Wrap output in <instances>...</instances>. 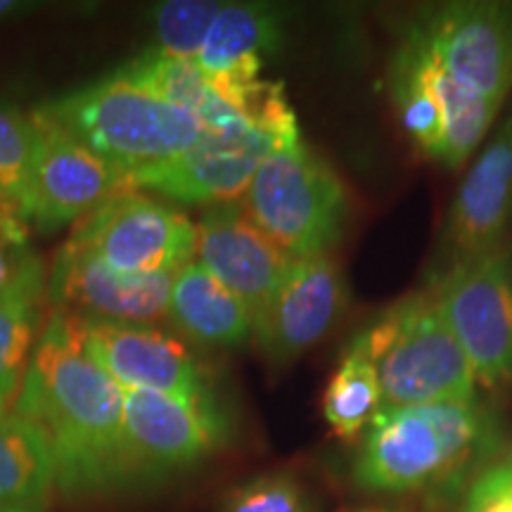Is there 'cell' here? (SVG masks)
Masks as SVG:
<instances>
[{"label":"cell","instance_id":"6da1fadb","mask_svg":"<svg viewBox=\"0 0 512 512\" xmlns=\"http://www.w3.org/2000/svg\"><path fill=\"white\" fill-rule=\"evenodd\" d=\"M12 411L43 434L64 496L112 494L138 477L124 389L83 351L69 313L53 311L43 325Z\"/></svg>","mask_w":512,"mask_h":512},{"label":"cell","instance_id":"7a4b0ae2","mask_svg":"<svg viewBox=\"0 0 512 512\" xmlns=\"http://www.w3.org/2000/svg\"><path fill=\"white\" fill-rule=\"evenodd\" d=\"M494 446L477 399L382 408L363 432L354 482L373 494H418L460 482Z\"/></svg>","mask_w":512,"mask_h":512},{"label":"cell","instance_id":"3957f363","mask_svg":"<svg viewBox=\"0 0 512 512\" xmlns=\"http://www.w3.org/2000/svg\"><path fill=\"white\" fill-rule=\"evenodd\" d=\"M41 112L133 178L176 162L204 133L190 114L119 74L64 95Z\"/></svg>","mask_w":512,"mask_h":512},{"label":"cell","instance_id":"277c9868","mask_svg":"<svg viewBox=\"0 0 512 512\" xmlns=\"http://www.w3.org/2000/svg\"><path fill=\"white\" fill-rule=\"evenodd\" d=\"M363 335L380 375L382 408L477 399L475 368L432 290L396 302Z\"/></svg>","mask_w":512,"mask_h":512},{"label":"cell","instance_id":"5b68a950","mask_svg":"<svg viewBox=\"0 0 512 512\" xmlns=\"http://www.w3.org/2000/svg\"><path fill=\"white\" fill-rule=\"evenodd\" d=\"M249 221L290 259L330 254L342 240L347 192L302 138L275 147L245 190Z\"/></svg>","mask_w":512,"mask_h":512},{"label":"cell","instance_id":"8992f818","mask_svg":"<svg viewBox=\"0 0 512 512\" xmlns=\"http://www.w3.org/2000/svg\"><path fill=\"white\" fill-rule=\"evenodd\" d=\"M432 294L479 384L512 382V238L432 275Z\"/></svg>","mask_w":512,"mask_h":512},{"label":"cell","instance_id":"52a82bcc","mask_svg":"<svg viewBox=\"0 0 512 512\" xmlns=\"http://www.w3.org/2000/svg\"><path fill=\"white\" fill-rule=\"evenodd\" d=\"M67 245L124 275L178 273L197 256V223L171 204L128 192L86 216Z\"/></svg>","mask_w":512,"mask_h":512},{"label":"cell","instance_id":"ba28073f","mask_svg":"<svg viewBox=\"0 0 512 512\" xmlns=\"http://www.w3.org/2000/svg\"><path fill=\"white\" fill-rule=\"evenodd\" d=\"M403 36L432 55L460 86L503 105L512 91V5L444 3L420 10Z\"/></svg>","mask_w":512,"mask_h":512},{"label":"cell","instance_id":"9c48e42d","mask_svg":"<svg viewBox=\"0 0 512 512\" xmlns=\"http://www.w3.org/2000/svg\"><path fill=\"white\" fill-rule=\"evenodd\" d=\"M31 121L36 147L24 200L27 219L43 228H57L138 190L131 174L95 155L48 114L38 110Z\"/></svg>","mask_w":512,"mask_h":512},{"label":"cell","instance_id":"30bf717a","mask_svg":"<svg viewBox=\"0 0 512 512\" xmlns=\"http://www.w3.org/2000/svg\"><path fill=\"white\" fill-rule=\"evenodd\" d=\"M76 337L83 351L121 384V389H145L183 401L214 403L211 380L200 358L174 335L147 323L76 318Z\"/></svg>","mask_w":512,"mask_h":512},{"label":"cell","instance_id":"8fae6325","mask_svg":"<svg viewBox=\"0 0 512 512\" xmlns=\"http://www.w3.org/2000/svg\"><path fill=\"white\" fill-rule=\"evenodd\" d=\"M280 145H285L283 138L252 124L204 131L176 162L138 174L133 181L136 188L155 190L169 200L214 207L245 195L256 169Z\"/></svg>","mask_w":512,"mask_h":512},{"label":"cell","instance_id":"7c38bea8","mask_svg":"<svg viewBox=\"0 0 512 512\" xmlns=\"http://www.w3.org/2000/svg\"><path fill=\"white\" fill-rule=\"evenodd\" d=\"M347 287L330 254L292 259L283 283L254 325V339L273 366H290L335 328Z\"/></svg>","mask_w":512,"mask_h":512},{"label":"cell","instance_id":"4fadbf2b","mask_svg":"<svg viewBox=\"0 0 512 512\" xmlns=\"http://www.w3.org/2000/svg\"><path fill=\"white\" fill-rule=\"evenodd\" d=\"M197 264L235 294L254 325L283 283L292 259L249 221L242 204H214L197 223Z\"/></svg>","mask_w":512,"mask_h":512},{"label":"cell","instance_id":"5bb4252c","mask_svg":"<svg viewBox=\"0 0 512 512\" xmlns=\"http://www.w3.org/2000/svg\"><path fill=\"white\" fill-rule=\"evenodd\" d=\"M124 430L133 465L143 475L207 458L226 439V420L216 403L124 389Z\"/></svg>","mask_w":512,"mask_h":512},{"label":"cell","instance_id":"9a60e30c","mask_svg":"<svg viewBox=\"0 0 512 512\" xmlns=\"http://www.w3.org/2000/svg\"><path fill=\"white\" fill-rule=\"evenodd\" d=\"M512 226V110L508 112L453 197L437 273L486 252L508 238Z\"/></svg>","mask_w":512,"mask_h":512},{"label":"cell","instance_id":"2e32d148","mask_svg":"<svg viewBox=\"0 0 512 512\" xmlns=\"http://www.w3.org/2000/svg\"><path fill=\"white\" fill-rule=\"evenodd\" d=\"M176 273L124 275L102 264L98 256L64 242L53 261L48 294L57 311L76 318L155 323L166 318Z\"/></svg>","mask_w":512,"mask_h":512},{"label":"cell","instance_id":"e0dca14e","mask_svg":"<svg viewBox=\"0 0 512 512\" xmlns=\"http://www.w3.org/2000/svg\"><path fill=\"white\" fill-rule=\"evenodd\" d=\"M280 46V15L268 5L223 3L195 64L223 98L259 81L264 57ZM230 105V102H228Z\"/></svg>","mask_w":512,"mask_h":512},{"label":"cell","instance_id":"ac0fdd59","mask_svg":"<svg viewBox=\"0 0 512 512\" xmlns=\"http://www.w3.org/2000/svg\"><path fill=\"white\" fill-rule=\"evenodd\" d=\"M166 318L207 347H242L254 339V320L245 304L197 261L176 273Z\"/></svg>","mask_w":512,"mask_h":512},{"label":"cell","instance_id":"d6986e66","mask_svg":"<svg viewBox=\"0 0 512 512\" xmlns=\"http://www.w3.org/2000/svg\"><path fill=\"white\" fill-rule=\"evenodd\" d=\"M114 74L138 83L145 91L155 93L157 98L190 114L204 131H226V128L249 124L216 91L214 83L188 60H178V57L150 48Z\"/></svg>","mask_w":512,"mask_h":512},{"label":"cell","instance_id":"ffe728a7","mask_svg":"<svg viewBox=\"0 0 512 512\" xmlns=\"http://www.w3.org/2000/svg\"><path fill=\"white\" fill-rule=\"evenodd\" d=\"M55 465L43 434L15 411L0 413V512H43Z\"/></svg>","mask_w":512,"mask_h":512},{"label":"cell","instance_id":"44dd1931","mask_svg":"<svg viewBox=\"0 0 512 512\" xmlns=\"http://www.w3.org/2000/svg\"><path fill=\"white\" fill-rule=\"evenodd\" d=\"M46 294L43 266L0 299V413H10L22 389L36 342L41 337V299Z\"/></svg>","mask_w":512,"mask_h":512},{"label":"cell","instance_id":"7402d4cb","mask_svg":"<svg viewBox=\"0 0 512 512\" xmlns=\"http://www.w3.org/2000/svg\"><path fill=\"white\" fill-rule=\"evenodd\" d=\"M382 411V387L363 332L351 339L347 354L323 394V418L335 437L351 441L368 430Z\"/></svg>","mask_w":512,"mask_h":512},{"label":"cell","instance_id":"603a6c76","mask_svg":"<svg viewBox=\"0 0 512 512\" xmlns=\"http://www.w3.org/2000/svg\"><path fill=\"white\" fill-rule=\"evenodd\" d=\"M408 41H411V38H408ZM413 46L420 50L422 72H425V79L434 91V98L439 100L441 114H444L446 138L441 164L448 166V169H458V166H463L467 159H470L472 152L482 145L489 128L494 126L501 105L467 91V88L460 86V83L453 79L432 55H427L418 43H413Z\"/></svg>","mask_w":512,"mask_h":512},{"label":"cell","instance_id":"cb8c5ba5","mask_svg":"<svg viewBox=\"0 0 512 512\" xmlns=\"http://www.w3.org/2000/svg\"><path fill=\"white\" fill-rule=\"evenodd\" d=\"M387 86L401 126L427 157H444V114L422 72L420 50L401 36L387 67Z\"/></svg>","mask_w":512,"mask_h":512},{"label":"cell","instance_id":"d4e9b609","mask_svg":"<svg viewBox=\"0 0 512 512\" xmlns=\"http://www.w3.org/2000/svg\"><path fill=\"white\" fill-rule=\"evenodd\" d=\"M34 147V121L0 100V204L17 209L22 216Z\"/></svg>","mask_w":512,"mask_h":512},{"label":"cell","instance_id":"484cf974","mask_svg":"<svg viewBox=\"0 0 512 512\" xmlns=\"http://www.w3.org/2000/svg\"><path fill=\"white\" fill-rule=\"evenodd\" d=\"M223 3L214 0H166L155 8V38L159 53L192 62L204 46Z\"/></svg>","mask_w":512,"mask_h":512},{"label":"cell","instance_id":"4316f807","mask_svg":"<svg viewBox=\"0 0 512 512\" xmlns=\"http://www.w3.org/2000/svg\"><path fill=\"white\" fill-rule=\"evenodd\" d=\"M223 512H313V505L297 477L271 472L230 491Z\"/></svg>","mask_w":512,"mask_h":512},{"label":"cell","instance_id":"83f0119b","mask_svg":"<svg viewBox=\"0 0 512 512\" xmlns=\"http://www.w3.org/2000/svg\"><path fill=\"white\" fill-rule=\"evenodd\" d=\"M24 221L17 209L0 204V299L41 266L27 247Z\"/></svg>","mask_w":512,"mask_h":512},{"label":"cell","instance_id":"f1b7e54d","mask_svg":"<svg viewBox=\"0 0 512 512\" xmlns=\"http://www.w3.org/2000/svg\"><path fill=\"white\" fill-rule=\"evenodd\" d=\"M460 512H512V463H496L479 472Z\"/></svg>","mask_w":512,"mask_h":512},{"label":"cell","instance_id":"f546056e","mask_svg":"<svg viewBox=\"0 0 512 512\" xmlns=\"http://www.w3.org/2000/svg\"><path fill=\"white\" fill-rule=\"evenodd\" d=\"M22 8L24 5L17 3V0H0V19L17 15V12H22Z\"/></svg>","mask_w":512,"mask_h":512}]
</instances>
